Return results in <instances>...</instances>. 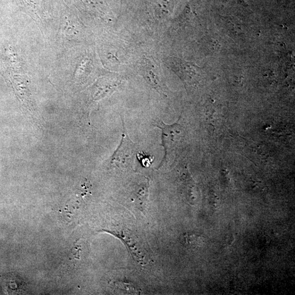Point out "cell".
<instances>
[{
	"label": "cell",
	"instance_id": "cell-1",
	"mask_svg": "<svg viewBox=\"0 0 295 295\" xmlns=\"http://www.w3.org/2000/svg\"><path fill=\"white\" fill-rule=\"evenodd\" d=\"M123 124L122 140L120 147L112 156L111 163L117 167H128L134 162L137 152V146L129 139L123 120Z\"/></svg>",
	"mask_w": 295,
	"mask_h": 295
},
{
	"label": "cell",
	"instance_id": "cell-2",
	"mask_svg": "<svg viewBox=\"0 0 295 295\" xmlns=\"http://www.w3.org/2000/svg\"><path fill=\"white\" fill-rule=\"evenodd\" d=\"M143 77L150 85L158 92L164 91V85L159 66L150 58H144L141 63Z\"/></svg>",
	"mask_w": 295,
	"mask_h": 295
},
{
	"label": "cell",
	"instance_id": "cell-3",
	"mask_svg": "<svg viewBox=\"0 0 295 295\" xmlns=\"http://www.w3.org/2000/svg\"><path fill=\"white\" fill-rule=\"evenodd\" d=\"M172 64L175 71L179 72V75L185 82L191 84L195 82L198 75L197 67L188 63L182 62L174 59Z\"/></svg>",
	"mask_w": 295,
	"mask_h": 295
},
{
	"label": "cell",
	"instance_id": "cell-4",
	"mask_svg": "<svg viewBox=\"0 0 295 295\" xmlns=\"http://www.w3.org/2000/svg\"><path fill=\"white\" fill-rule=\"evenodd\" d=\"M155 5L156 15L159 18L165 17L169 13L171 4L169 0H158Z\"/></svg>",
	"mask_w": 295,
	"mask_h": 295
},
{
	"label": "cell",
	"instance_id": "cell-5",
	"mask_svg": "<svg viewBox=\"0 0 295 295\" xmlns=\"http://www.w3.org/2000/svg\"><path fill=\"white\" fill-rule=\"evenodd\" d=\"M137 158L143 166L148 167L153 161V158L145 154H138Z\"/></svg>",
	"mask_w": 295,
	"mask_h": 295
}]
</instances>
